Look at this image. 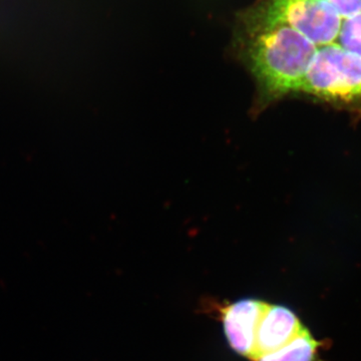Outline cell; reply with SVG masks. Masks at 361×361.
Returning a JSON list of instances; mask_svg holds the SVG:
<instances>
[{
	"label": "cell",
	"instance_id": "5",
	"mask_svg": "<svg viewBox=\"0 0 361 361\" xmlns=\"http://www.w3.org/2000/svg\"><path fill=\"white\" fill-rule=\"evenodd\" d=\"M319 348L320 342L305 329L283 348L259 356L255 361H316Z\"/></svg>",
	"mask_w": 361,
	"mask_h": 361
},
{
	"label": "cell",
	"instance_id": "4",
	"mask_svg": "<svg viewBox=\"0 0 361 361\" xmlns=\"http://www.w3.org/2000/svg\"><path fill=\"white\" fill-rule=\"evenodd\" d=\"M304 329L293 311L285 306L268 304L259 323L254 361L259 356L283 348Z\"/></svg>",
	"mask_w": 361,
	"mask_h": 361
},
{
	"label": "cell",
	"instance_id": "3",
	"mask_svg": "<svg viewBox=\"0 0 361 361\" xmlns=\"http://www.w3.org/2000/svg\"><path fill=\"white\" fill-rule=\"evenodd\" d=\"M268 304L257 299H242L222 311L226 338L238 355L254 360L259 323Z\"/></svg>",
	"mask_w": 361,
	"mask_h": 361
},
{
	"label": "cell",
	"instance_id": "2",
	"mask_svg": "<svg viewBox=\"0 0 361 361\" xmlns=\"http://www.w3.org/2000/svg\"><path fill=\"white\" fill-rule=\"evenodd\" d=\"M298 92L329 101L361 99V58L337 49L313 52Z\"/></svg>",
	"mask_w": 361,
	"mask_h": 361
},
{
	"label": "cell",
	"instance_id": "1",
	"mask_svg": "<svg viewBox=\"0 0 361 361\" xmlns=\"http://www.w3.org/2000/svg\"><path fill=\"white\" fill-rule=\"evenodd\" d=\"M241 18L269 27L306 71L317 49L361 58V0H256Z\"/></svg>",
	"mask_w": 361,
	"mask_h": 361
}]
</instances>
